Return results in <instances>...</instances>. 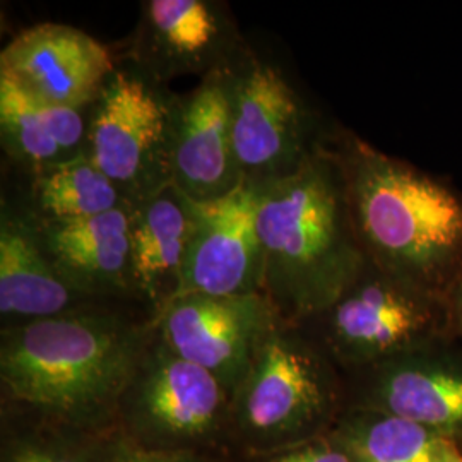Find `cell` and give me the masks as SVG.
I'll use <instances>...</instances> for the list:
<instances>
[{"label": "cell", "mask_w": 462, "mask_h": 462, "mask_svg": "<svg viewBox=\"0 0 462 462\" xmlns=\"http://www.w3.org/2000/svg\"><path fill=\"white\" fill-rule=\"evenodd\" d=\"M156 326L88 307L2 329V410L86 433H114L120 397Z\"/></svg>", "instance_id": "6da1fadb"}, {"label": "cell", "mask_w": 462, "mask_h": 462, "mask_svg": "<svg viewBox=\"0 0 462 462\" xmlns=\"http://www.w3.org/2000/svg\"><path fill=\"white\" fill-rule=\"evenodd\" d=\"M257 226L263 295L286 324L329 310L368 264L343 166L328 146L320 144L293 171L261 183Z\"/></svg>", "instance_id": "7a4b0ae2"}, {"label": "cell", "mask_w": 462, "mask_h": 462, "mask_svg": "<svg viewBox=\"0 0 462 462\" xmlns=\"http://www.w3.org/2000/svg\"><path fill=\"white\" fill-rule=\"evenodd\" d=\"M334 151L368 263L447 300L462 267L461 196L356 135Z\"/></svg>", "instance_id": "3957f363"}, {"label": "cell", "mask_w": 462, "mask_h": 462, "mask_svg": "<svg viewBox=\"0 0 462 462\" xmlns=\"http://www.w3.org/2000/svg\"><path fill=\"white\" fill-rule=\"evenodd\" d=\"M334 389L322 356L280 322L257 347L231 397L230 442L250 459L320 437Z\"/></svg>", "instance_id": "277c9868"}, {"label": "cell", "mask_w": 462, "mask_h": 462, "mask_svg": "<svg viewBox=\"0 0 462 462\" xmlns=\"http://www.w3.org/2000/svg\"><path fill=\"white\" fill-rule=\"evenodd\" d=\"M231 396L223 383L154 334L116 408V435L152 452L216 454L230 442Z\"/></svg>", "instance_id": "5b68a950"}, {"label": "cell", "mask_w": 462, "mask_h": 462, "mask_svg": "<svg viewBox=\"0 0 462 462\" xmlns=\"http://www.w3.org/2000/svg\"><path fill=\"white\" fill-rule=\"evenodd\" d=\"M139 70H116L91 106L86 154L135 208L173 185L180 98Z\"/></svg>", "instance_id": "8992f818"}, {"label": "cell", "mask_w": 462, "mask_h": 462, "mask_svg": "<svg viewBox=\"0 0 462 462\" xmlns=\"http://www.w3.org/2000/svg\"><path fill=\"white\" fill-rule=\"evenodd\" d=\"M446 298L366 264L339 300L324 312L326 341L347 365L374 366L429 345Z\"/></svg>", "instance_id": "52a82bcc"}, {"label": "cell", "mask_w": 462, "mask_h": 462, "mask_svg": "<svg viewBox=\"0 0 462 462\" xmlns=\"http://www.w3.org/2000/svg\"><path fill=\"white\" fill-rule=\"evenodd\" d=\"M226 70L233 144L244 179L263 183L293 171L320 146L305 101L276 67L244 50Z\"/></svg>", "instance_id": "ba28073f"}, {"label": "cell", "mask_w": 462, "mask_h": 462, "mask_svg": "<svg viewBox=\"0 0 462 462\" xmlns=\"http://www.w3.org/2000/svg\"><path fill=\"white\" fill-rule=\"evenodd\" d=\"M152 322L166 346L215 375L233 397L257 347L282 320L271 301L255 293L175 298Z\"/></svg>", "instance_id": "9c48e42d"}, {"label": "cell", "mask_w": 462, "mask_h": 462, "mask_svg": "<svg viewBox=\"0 0 462 462\" xmlns=\"http://www.w3.org/2000/svg\"><path fill=\"white\" fill-rule=\"evenodd\" d=\"M259 198L261 183L244 179L223 198L204 202L189 199L192 233L175 298L263 293L264 254L257 226Z\"/></svg>", "instance_id": "30bf717a"}, {"label": "cell", "mask_w": 462, "mask_h": 462, "mask_svg": "<svg viewBox=\"0 0 462 462\" xmlns=\"http://www.w3.org/2000/svg\"><path fill=\"white\" fill-rule=\"evenodd\" d=\"M108 49L83 30L40 23L0 51V76L47 105L86 110L116 72Z\"/></svg>", "instance_id": "8fae6325"}, {"label": "cell", "mask_w": 462, "mask_h": 462, "mask_svg": "<svg viewBox=\"0 0 462 462\" xmlns=\"http://www.w3.org/2000/svg\"><path fill=\"white\" fill-rule=\"evenodd\" d=\"M242 51L223 4L211 0H148L134 36L137 70L162 83L187 74L206 78Z\"/></svg>", "instance_id": "7c38bea8"}, {"label": "cell", "mask_w": 462, "mask_h": 462, "mask_svg": "<svg viewBox=\"0 0 462 462\" xmlns=\"http://www.w3.org/2000/svg\"><path fill=\"white\" fill-rule=\"evenodd\" d=\"M226 67L202 78L180 101L171 160L173 187L198 202L223 198L244 180L233 144Z\"/></svg>", "instance_id": "4fadbf2b"}, {"label": "cell", "mask_w": 462, "mask_h": 462, "mask_svg": "<svg viewBox=\"0 0 462 462\" xmlns=\"http://www.w3.org/2000/svg\"><path fill=\"white\" fill-rule=\"evenodd\" d=\"M133 208L81 221H40L38 228L59 274L88 298L135 293L131 248Z\"/></svg>", "instance_id": "5bb4252c"}, {"label": "cell", "mask_w": 462, "mask_h": 462, "mask_svg": "<svg viewBox=\"0 0 462 462\" xmlns=\"http://www.w3.org/2000/svg\"><path fill=\"white\" fill-rule=\"evenodd\" d=\"M91 298L59 274L38 223L4 209L0 219L2 329L83 310Z\"/></svg>", "instance_id": "9a60e30c"}, {"label": "cell", "mask_w": 462, "mask_h": 462, "mask_svg": "<svg viewBox=\"0 0 462 462\" xmlns=\"http://www.w3.org/2000/svg\"><path fill=\"white\" fill-rule=\"evenodd\" d=\"M427 345L374 365L365 410L433 431L462 429V364L429 355Z\"/></svg>", "instance_id": "2e32d148"}, {"label": "cell", "mask_w": 462, "mask_h": 462, "mask_svg": "<svg viewBox=\"0 0 462 462\" xmlns=\"http://www.w3.org/2000/svg\"><path fill=\"white\" fill-rule=\"evenodd\" d=\"M190 233V200L173 185L133 208L134 286L152 305L154 315L179 293Z\"/></svg>", "instance_id": "e0dca14e"}, {"label": "cell", "mask_w": 462, "mask_h": 462, "mask_svg": "<svg viewBox=\"0 0 462 462\" xmlns=\"http://www.w3.org/2000/svg\"><path fill=\"white\" fill-rule=\"evenodd\" d=\"M0 129L5 151L33 171L86 152L84 110L47 105L0 76Z\"/></svg>", "instance_id": "ac0fdd59"}, {"label": "cell", "mask_w": 462, "mask_h": 462, "mask_svg": "<svg viewBox=\"0 0 462 462\" xmlns=\"http://www.w3.org/2000/svg\"><path fill=\"white\" fill-rule=\"evenodd\" d=\"M33 200L42 221L51 223L81 221L129 206L86 152L34 171Z\"/></svg>", "instance_id": "d6986e66"}, {"label": "cell", "mask_w": 462, "mask_h": 462, "mask_svg": "<svg viewBox=\"0 0 462 462\" xmlns=\"http://www.w3.org/2000/svg\"><path fill=\"white\" fill-rule=\"evenodd\" d=\"M355 462H439L442 435L374 410L347 414L332 431Z\"/></svg>", "instance_id": "ffe728a7"}, {"label": "cell", "mask_w": 462, "mask_h": 462, "mask_svg": "<svg viewBox=\"0 0 462 462\" xmlns=\"http://www.w3.org/2000/svg\"><path fill=\"white\" fill-rule=\"evenodd\" d=\"M116 439L2 410L0 462H105Z\"/></svg>", "instance_id": "44dd1931"}, {"label": "cell", "mask_w": 462, "mask_h": 462, "mask_svg": "<svg viewBox=\"0 0 462 462\" xmlns=\"http://www.w3.org/2000/svg\"><path fill=\"white\" fill-rule=\"evenodd\" d=\"M254 462H355L346 447L332 433L305 440L297 446L286 447L263 457L250 459Z\"/></svg>", "instance_id": "7402d4cb"}, {"label": "cell", "mask_w": 462, "mask_h": 462, "mask_svg": "<svg viewBox=\"0 0 462 462\" xmlns=\"http://www.w3.org/2000/svg\"><path fill=\"white\" fill-rule=\"evenodd\" d=\"M105 462H223L216 454L202 452H152L125 444L118 435Z\"/></svg>", "instance_id": "603a6c76"}, {"label": "cell", "mask_w": 462, "mask_h": 462, "mask_svg": "<svg viewBox=\"0 0 462 462\" xmlns=\"http://www.w3.org/2000/svg\"><path fill=\"white\" fill-rule=\"evenodd\" d=\"M447 305H448V310L454 315L459 330L462 332V267L457 274V278L454 281L448 295H447Z\"/></svg>", "instance_id": "cb8c5ba5"}, {"label": "cell", "mask_w": 462, "mask_h": 462, "mask_svg": "<svg viewBox=\"0 0 462 462\" xmlns=\"http://www.w3.org/2000/svg\"><path fill=\"white\" fill-rule=\"evenodd\" d=\"M439 462H462V454L459 448L452 440H448L446 437L440 439V446H439Z\"/></svg>", "instance_id": "d4e9b609"}]
</instances>
